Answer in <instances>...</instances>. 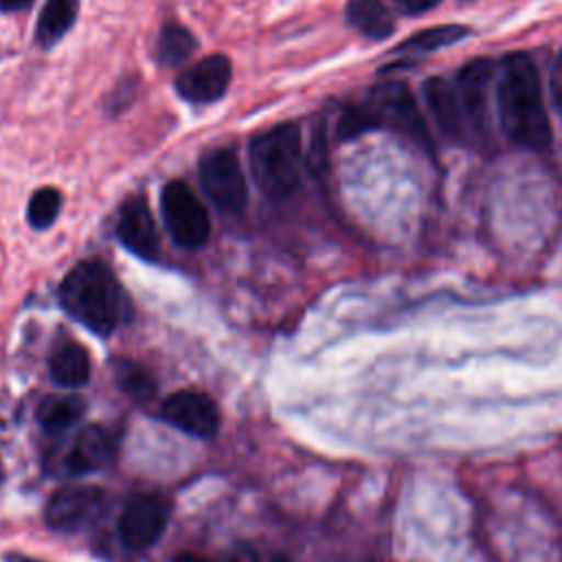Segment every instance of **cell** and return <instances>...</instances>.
<instances>
[{
  "mask_svg": "<svg viewBox=\"0 0 562 562\" xmlns=\"http://www.w3.org/2000/svg\"><path fill=\"white\" fill-rule=\"evenodd\" d=\"M33 4V0H0V11L2 13H18L24 11Z\"/></svg>",
  "mask_w": 562,
  "mask_h": 562,
  "instance_id": "484cf974",
  "label": "cell"
},
{
  "mask_svg": "<svg viewBox=\"0 0 562 562\" xmlns=\"http://www.w3.org/2000/svg\"><path fill=\"white\" fill-rule=\"evenodd\" d=\"M549 92H551V101L553 108L558 112V116L562 119V48L558 50L553 64H551V72H549Z\"/></svg>",
  "mask_w": 562,
  "mask_h": 562,
  "instance_id": "cb8c5ba5",
  "label": "cell"
},
{
  "mask_svg": "<svg viewBox=\"0 0 562 562\" xmlns=\"http://www.w3.org/2000/svg\"><path fill=\"white\" fill-rule=\"evenodd\" d=\"M424 99L439 130L448 138H461L465 114L457 90L443 77H430L424 83Z\"/></svg>",
  "mask_w": 562,
  "mask_h": 562,
  "instance_id": "4fadbf2b",
  "label": "cell"
},
{
  "mask_svg": "<svg viewBox=\"0 0 562 562\" xmlns=\"http://www.w3.org/2000/svg\"><path fill=\"white\" fill-rule=\"evenodd\" d=\"M79 13V0H46L37 18L35 40L42 48L55 46L75 24Z\"/></svg>",
  "mask_w": 562,
  "mask_h": 562,
  "instance_id": "e0dca14e",
  "label": "cell"
},
{
  "mask_svg": "<svg viewBox=\"0 0 562 562\" xmlns=\"http://www.w3.org/2000/svg\"><path fill=\"white\" fill-rule=\"evenodd\" d=\"M373 127H380V121L373 114V110L369 108V103H364V105L345 108L340 119H338L336 132L342 140H347V138H356V136H360V134H364Z\"/></svg>",
  "mask_w": 562,
  "mask_h": 562,
  "instance_id": "603a6c76",
  "label": "cell"
},
{
  "mask_svg": "<svg viewBox=\"0 0 562 562\" xmlns=\"http://www.w3.org/2000/svg\"><path fill=\"white\" fill-rule=\"evenodd\" d=\"M345 18L369 40H386L395 31L393 13L382 0H349L345 7Z\"/></svg>",
  "mask_w": 562,
  "mask_h": 562,
  "instance_id": "9a60e30c",
  "label": "cell"
},
{
  "mask_svg": "<svg viewBox=\"0 0 562 562\" xmlns=\"http://www.w3.org/2000/svg\"><path fill=\"white\" fill-rule=\"evenodd\" d=\"M169 520V503L160 494H138L125 503L119 518V536L130 549L151 547Z\"/></svg>",
  "mask_w": 562,
  "mask_h": 562,
  "instance_id": "ba28073f",
  "label": "cell"
},
{
  "mask_svg": "<svg viewBox=\"0 0 562 562\" xmlns=\"http://www.w3.org/2000/svg\"><path fill=\"white\" fill-rule=\"evenodd\" d=\"M59 209H61L59 191L53 187H44L31 195V202L26 209V220L33 228L44 231L57 220Z\"/></svg>",
  "mask_w": 562,
  "mask_h": 562,
  "instance_id": "7402d4cb",
  "label": "cell"
},
{
  "mask_svg": "<svg viewBox=\"0 0 562 562\" xmlns=\"http://www.w3.org/2000/svg\"><path fill=\"white\" fill-rule=\"evenodd\" d=\"M108 507L105 492L92 485L61 487L57 490L44 509V518L50 529L77 531L99 520Z\"/></svg>",
  "mask_w": 562,
  "mask_h": 562,
  "instance_id": "52a82bcc",
  "label": "cell"
},
{
  "mask_svg": "<svg viewBox=\"0 0 562 562\" xmlns=\"http://www.w3.org/2000/svg\"><path fill=\"white\" fill-rule=\"evenodd\" d=\"M114 380L123 393L134 400H147L156 391L154 375L134 360H116L114 362Z\"/></svg>",
  "mask_w": 562,
  "mask_h": 562,
  "instance_id": "44dd1931",
  "label": "cell"
},
{
  "mask_svg": "<svg viewBox=\"0 0 562 562\" xmlns=\"http://www.w3.org/2000/svg\"><path fill=\"white\" fill-rule=\"evenodd\" d=\"M48 371L53 382L59 386H66V389L83 386L90 378V356L81 345L66 342L53 351Z\"/></svg>",
  "mask_w": 562,
  "mask_h": 562,
  "instance_id": "2e32d148",
  "label": "cell"
},
{
  "mask_svg": "<svg viewBox=\"0 0 562 562\" xmlns=\"http://www.w3.org/2000/svg\"><path fill=\"white\" fill-rule=\"evenodd\" d=\"M61 307L99 336L112 334L123 314L125 296L114 272L99 259L79 261L59 285Z\"/></svg>",
  "mask_w": 562,
  "mask_h": 562,
  "instance_id": "7a4b0ae2",
  "label": "cell"
},
{
  "mask_svg": "<svg viewBox=\"0 0 562 562\" xmlns=\"http://www.w3.org/2000/svg\"><path fill=\"white\" fill-rule=\"evenodd\" d=\"M112 454V437L101 426H86L75 437L68 454L66 468L75 474L92 472L110 461Z\"/></svg>",
  "mask_w": 562,
  "mask_h": 562,
  "instance_id": "5bb4252c",
  "label": "cell"
},
{
  "mask_svg": "<svg viewBox=\"0 0 562 562\" xmlns=\"http://www.w3.org/2000/svg\"><path fill=\"white\" fill-rule=\"evenodd\" d=\"M492 77H494V64L492 59H485V57L470 59L457 75V94H459L463 114L474 125H481L485 121Z\"/></svg>",
  "mask_w": 562,
  "mask_h": 562,
  "instance_id": "7c38bea8",
  "label": "cell"
},
{
  "mask_svg": "<svg viewBox=\"0 0 562 562\" xmlns=\"http://www.w3.org/2000/svg\"><path fill=\"white\" fill-rule=\"evenodd\" d=\"M86 411V402L79 395H48L37 406V422L46 432H61L70 428Z\"/></svg>",
  "mask_w": 562,
  "mask_h": 562,
  "instance_id": "ac0fdd59",
  "label": "cell"
},
{
  "mask_svg": "<svg viewBox=\"0 0 562 562\" xmlns=\"http://www.w3.org/2000/svg\"><path fill=\"white\" fill-rule=\"evenodd\" d=\"M248 160L255 184L268 200L288 198L301 178V127L296 123H279L259 132L250 138Z\"/></svg>",
  "mask_w": 562,
  "mask_h": 562,
  "instance_id": "3957f363",
  "label": "cell"
},
{
  "mask_svg": "<svg viewBox=\"0 0 562 562\" xmlns=\"http://www.w3.org/2000/svg\"><path fill=\"white\" fill-rule=\"evenodd\" d=\"M395 7L406 15H419L435 9L441 0H393Z\"/></svg>",
  "mask_w": 562,
  "mask_h": 562,
  "instance_id": "d4e9b609",
  "label": "cell"
},
{
  "mask_svg": "<svg viewBox=\"0 0 562 562\" xmlns=\"http://www.w3.org/2000/svg\"><path fill=\"white\" fill-rule=\"evenodd\" d=\"M160 415L176 428L206 439L213 437L220 428V411L215 402L200 391H176L171 393L162 406Z\"/></svg>",
  "mask_w": 562,
  "mask_h": 562,
  "instance_id": "30bf717a",
  "label": "cell"
},
{
  "mask_svg": "<svg viewBox=\"0 0 562 562\" xmlns=\"http://www.w3.org/2000/svg\"><path fill=\"white\" fill-rule=\"evenodd\" d=\"M369 108L378 116L380 125H389V127L406 134L422 149L432 151V138L422 119V110L406 83H402V81L378 83L371 90Z\"/></svg>",
  "mask_w": 562,
  "mask_h": 562,
  "instance_id": "5b68a950",
  "label": "cell"
},
{
  "mask_svg": "<svg viewBox=\"0 0 562 562\" xmlns=\"http://www.w3.org/2000/svg\"><path fill=\"white\" fill-rule=\"evenodd\" d=\"M200 180L209 200L222 213H241L248 202V184L233 149H211L200 158Z\"/></svg>",
  "mask_w": 562,
  "mask_h": 562,
  "instance_id": "8992f818",
  "label": "cell"
},
{
  "mask_svg": "<svg viewBox=\"0 0 562 562\" xmlns=\"http://www.w3.org/2000/svg\"><path fill=\"white\" fill-rule=\"evenodd\" d=\"M231 77L233 64L226 55H206L178 75L176 92L189 103H213L222 99Z\"/></svg>",
  "mask_w": 562,
  "mask_h": 562,
  "instance_id": "9c48e42d",
  "label": "cell"
},
{
  "mask_svg": "<svg viewBox=\"0 0 562 562\" xmlns=\"http://www.w3.org/2000/svg\"><path fill=\"white\" fill-rule=\"evenodd\" d=\"M173 562H211V560H209V558H202V555H198V553H180V555H176Z\"/></svg>",
  "mask_w": 562,
  "mask_h": 562,
  "instance_id": "83f0119b",
  "label": "cell"
},
{
  "mask_svg": "<svg viewBox=\"0 0 562 562\" xmlns=\"http://www.w3.org/2000/svg\"><path fill=\"white\" fill-rule=\"evenodd\" d=\"M226 562H257V555L248 549H237Z\"/></svg>",
  "mask_w": 562,
  "mask_h": 562,
  "instance_id": "4316f807",
  "label": "cell"
},
{
  "mask_svg": "<svg viewBox=\"0 0 562 562\" xmlns=\"http://www.w3.org/2000/svg\"><path fill=\"white\" fill-rule=\"evenodd\" d=\"M198 48V40L195 35L182 26V24H165L160 29V35L156 40V59L162 64V66H180L184 64Z\"/></svg>",
  "mask_w": 562,
  "mask_h": 562,
  "instance_id": "d6986e66",
  "label": "cell"
},
{
  "mask_svg": "<svg viewBox=\"0 0 562 562\" xmlns=\"http://www.w3.org/2000/svg\"><path fill=\"white\" fill-rule=\"evenodd\" d=\"M468 35H470V29L463 24H439V26H430V29L413 33L408 40H404L397 46V50L400 53H430V50L457 44L459 40H463Z\"/></svg>",
  "mask_w": 562,
  "mask_h": 562,
  "instance_id": "ffe728a7",
  "label": "cell"
},
{
  "mask_svg": "<svg viewBox=\"0 0 562 562\" xmlns=\"http://www.w3.org/2000/svg\"><path fill=\"white\" fill-rule=\"evenodd\" d=\"M160 211L171 239L187 248L198 250L209 241L211 220L206 206L182 180H171L160 191Z\"/></svg>",
  "mask_w": 562,
  "mask_h": 562,
  "instance_id": "277c9868",
  "label": "cell"
},
{
  "mask_svg": "<svg viewBox=\"0 0 562 562\" xmlns=\"http://www.w3.org/2000/svg\"><path fill=\"white\" fill-rule=\"evenodd\" d=\"M496 103L501 127L512 143L533 151L551 147L553 132L542 101L540 75L529 55L512 53L501 61Z\"/></svg>",
  "mask_w": 562,
  "mask_h": 562,
  "instance_id": "6da1fadb",
  "label": "cell"
},
{
  "mask_svg": "<svg viewBox=\"0 0 562 562\" xmlns=\"http://www.w3.org/2000/svg\"><path fill=\"white\" fill-rule=\"evenodd\" d=\"M7 562H42V560H35V558H29V555H20V553H9Z\"/></svg>",
  "mask_w": 562,
  "mask_h": 562,
  "instance_id": "f1b7e54d",
  "label": "cell"
},
{
  "mask_svg": "<svg viewBox=\"0 0 562 562\" xmlns=\"http://www.w3.org/2000/svg\"><path fill=\"white\" fill-rule=\"evenodd\" d=\"M116 237L119 241L143 259H156L158 255V233L154 215L143 195L127 198L116 215Z\"/></svg>",
  "mask_w": 562,
  "mask_h": 562,
  "instance_id": "8fae6325",
  "label": "cell"
},
{
  "mask_svg": "<svg viewBox=\"0 0 562 562\" xmlns=\"http://www.w3.org/2000/svg\"><path fill=\"white\" fill-rule=\"evenodd\" d=\"M274 562H288V560H285V558H279V560H274Z\"/></svg>",
  "mask_w": 562,
  "mask_h": 562,
  "instance_id": "f546056e",
  "label": "cell"
}]
</instances>
